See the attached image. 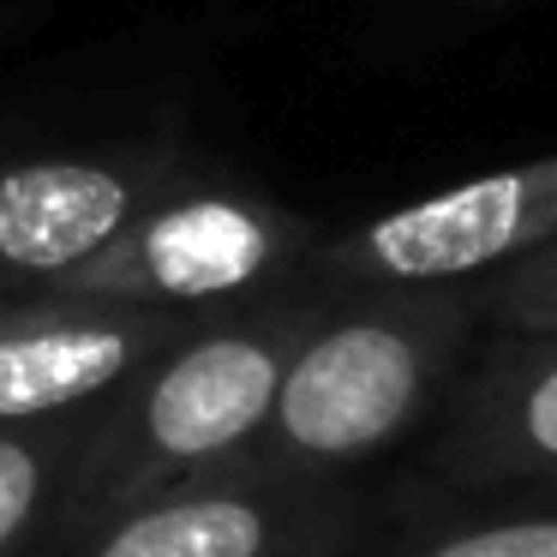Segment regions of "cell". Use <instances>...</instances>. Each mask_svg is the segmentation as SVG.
<instances>
[{
  "instance_id": "8",
  "label": "cell",
  "mask_w": 557,
  "mask_h": 557,
  "mask_svg": "<svg viewBox=\"0 0 557 557\" xmlns=\"http://www.w3.org/2000/svg\"><path fill=\"white\" fill-rule=\"evenodd\" d=\"M432 473L480 497L557 485V330H492L449 377Z\"/></svg>"
},
{
  "instance_id": "4",
  "label": "cell",
  "mask_w": 557,
  "mask_h": 557,
  "mask_svg": "<svg viewBox=\"0 0 557 557\" xmlns=\"http://www.w3.org/2000/svg\"><path fill=\"white\" fill-rule=\"evenodd\" d=\"M557 240V150L521 169L425 193L342 234H318L306 282L396 288V282H473Z\"/></svg>"
},
{
  "instance_id": "12",
  "label": "cell",
  "mask_w": 557,
  "mask_h": 557,
  "mask_svg": "<svg viewBox=\"0 0 557 557\" xmlns=\"http://www.w3.org/2000/svg\"><path fill=\"white\" fill-rule=\"evenodd\" d=\"M0 25H7V18H0Z\"/></svg>"
},
{
  "instance_id": "3",
  "label": "cell",
  "mask_w": 557,
  "mask_h": 557,
  "mask_svg": "<svg viewBox=\"0 0 557 557\" xmlns=\"http://www.w3.org/2000/svg\"><path fill=\"white\" fill-rule=\"evenodd\" d=\"M318 234L324 228L282 198L186 162L109 246H97L42 294L210 318L300 288Z\"/></svg>"
},
{
  "instance_id": "11",
  "label": "cell",
  "mask_w": 557,
  "mask_h": 557,
  "mask_svg": "<svg viewBox=\"0 0 557 557\" xmlns=\"http://www.w3.org/2000/svg\"><path fill=\"white\" fill-rule=\"evenodd\" d=\"M468 288L485 330H557V240L492 276H473Z\"/></svg>"
},
{
  "instance_id": "6",
  "label": "cell",
  "mask_w": 557,
  "mask_h": 557,
  "mask_svg": "<svg viewBox=\"0 0 557 557\" xmlns=\"http://www.w3.org/2000/svg\"><path fill=\"white\" fill-rule=\"evenodd\" d=\"M186 162L193 157L174 138L0 162V300L54 288L97 246H109Z\"/></svg>"
},
{
  "instance_id": "2",
  "label": "cell",
  "mask_w": 557,
  "mask_h": 557,
  "mask_svg": "<svg viewBox=\"0 0 557 557\" xmlns=\"http://www.w3.org/2000/svg\"><path fill=\"white\" fill-rule=\"evenodd\" d=\"M318 306L324 288L300 282L252 306L210 312L114 396H102L90 408L54 533L216 473L264 425L276 377L312 330Z\"/></svg>"
},
{
  "instance_id": "5",
  "label": "cell",
  "mask_w": 557,
  "mask_h": 557,
  "mask_svg": "<svg viewBox=\"0 0 557 557\" xmlns=\"http://www.w3.org/2000/svg\"><path fill=\"white\" fill-rule=\"evenodd\" d=\"M354 497L342 480H186L85 528L49 533L37 557H348Z\"/></svg>"
},
{
  "instance_id": "9",
  "label": "cell",
  "mask_w": 557,
  "mask_h": 557,
  "mask_svg": "<svg viewBox=\"0 0 557 557\" xmlns=\"http://www.w3.org/2000/svg\"><path fill=\"white\" fill-rule=\"evenodd\" d=\"M85 425L90 408L37 425H0V557H37V545L54 533Z\"/></svg>"
},
{
  "instance_id": "10",
  "label": "cell",
  "mask_w": 557,
  "mask_h": 557,
  "mask_svg": "<svg viewBox=\"0 0 557 557\" xmlns=\"http://www.w3.org/2000/svg\"><path fill=\"white\" fill-rule=\"evenodd\" d=\"M492 504L444 509L372 557H557V485L485 492Z\"/></svg>"
},
{
  "instance_id": "1",
  "label": "cell",
  "mask_w": 557,
  "mask_h": 557,
  "mask_svg": "<svg viewBox=\"0 0 557 557\" xmlns=\"http://www.w3.org/2000/svg\"><path fill=\"white\" fill-rule=\"evenodd\" d=\"M480 330L485 324L468 282L324 288L312 330L276 377L264 425L216 473L348 480V468L372 461L420 425V413L461 372Z\"/></svg>"
},
{
  "instance_id": "7",
  "label": "cell",
  "mask_w": 557,
  "mask_h": 557,
  "mask_svg": "<svg viewBox=\"0 0 557 557\" xmlns=\"http://www.w3.org/2000/svg\"><path fill=\"white\" fill-rule=\"evenodd\" d=\"M198 318L114 300H0V425L85 413Z\"/></svg>"
}]
</instances>
